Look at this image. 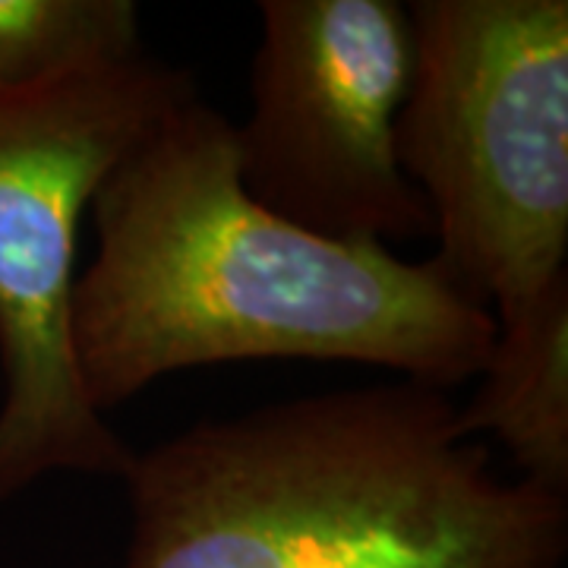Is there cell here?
<instances>
[{"label":"cell","instance_id":"cell-1","mask_svg":"<svg viewBox=\"0 0 568 568\" xmlns=\"http://www.w3.org/2000/svg\"><path fill=\"white\" fill-rule=\"evenodd\" d=\"M99 253L77 275L70 345L99 414L168 373L347 361L452 392L477 379L496 316L433 263L310 234L241 183L234 121L174 108L108 171Z\"/></svg>","mask_w":568,"mask_h":568},{"label":"cell","instance_id":"cell-2","mask_svg":"<svg viewBox=\"0 0 568 568\" xmlns=\"http://www.w3.org/2000/svg\"><path fill=\"white\" fill-rule=\"evenodd\" d=\"M424 383L338 388L136 452L123 568H559L568 496L493 470Z\"/></svg>","mask_w":568,"mask_h":568},{"label":"cell","instance_id":"cell-3","mask_svg":"<svg viewBox=\"0 0 568 568\" xmlns=\"http://www.w3.org/2000/svg\"><path fill=\"white\" fill-rule=\"evenodd\" d=\"M414 63L395 149L439 265L503 323L566 275L568 3H407Z\"/></svg>","mask_w":568,"mask_h":568},{"label":"cell","instance_id":"cell-4","mask_svg":"<svg viewBox=\"0 0 568 568\" xmlns=\"http://www.w3.org/2000/svg\"><path fill=\"white\" fill-rule=\"evenodd\" d=\"M190 70L140 54L0 95V506L48 474L126 480L136 452L89 405L70 345L80 219Z\"/></svg>","mask_w":568,"mask_h":568},{"label":"cell","instance_id":"cell-5","mask_svg":"<svg viewBox=\"0 0 568 568\" xmlns=\"http://www.w3.org/2000/svg\"><path fill=\"white\" fill-rule=\"evenodd\" d=\"M260 17L250 111L234 123L246 193L342 244L433 237V212L395 149L414 63L407 7L263 0Z\"/></svg>","mask_w":568,"mask_h":568},{"label":"cell","instance_id":"cell-6","mask_svg":"<svg viewBox=\"0 0 568 568\" xmlns=\"http://www.w3.org/2000/svg\"><path fill=\"white\" fill-rule=\"evenodd\" d=\"M496 332L480 383L455 410L467 439L503 443L521 480L568 496V272Z\"/></svg>","mask_w":568,"mask_h":568},{"label":"cell","instance_id":"cell-7","mask_svg":"<svg viewBox=\"0 0 568 568\" xmlns=\"http://www.w3.org/2000/svg\"><path fill=\"white\" fill-rule=\"evenodd\" d=\"M145 54L133 0H0V95Z\"/></svg>","mask_w":568,"mask_h":568}]
</instances>
